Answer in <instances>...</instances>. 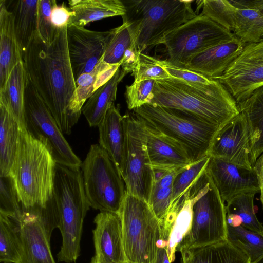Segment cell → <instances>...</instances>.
<instances>
[{"label": "cell", "instance_id": "cell-23", "mask_svg": "<svg viewBox=\"0 0 263 263\" xmlns=\"http://www.w3.org/2000/svg\"><path fill=\"white\" fill-rule=\"evenodd\" d=\"M181 263H251L248 256L228 240L180 249Z\"/></svg>", "mask_w": 263, "mask_h": 263}, {"label": "cell", "instance_id": "cell-16", "mask_svg": "<svg viewBox=\"0 0 263 263\" xmlns=\"http://www.w3.org/2000/svg\"><path fill=\"white\" fill-rule=\"evenodd\" d=\"M111 30L96 31L84 27L69 25L67 39L69 59L75 81L91 71L103 57Z\"/></svg>", "mask_w": 263, "mask_h": 263}, {"label": "cell", "instance_id": "cell-36", "mask_svg": "<svg viewBox=\"0 0 263 263\" xmlns=\"http://www.w3.org/2000/svg\"><path fill=\"white\" fill-rule=\"evenodd\" d=\"M197 8L201 14L227 30L233 32L237 8L228 0L198 1Z\"/></svg>", "mask_w": 263, "mask_h": 263}, {"label": "cell", "instance_id": "cell-9", "mask_svg": "<svg viewBox=\"0 0 263 263\" xmlns=\"http://www.w3.org/2000/svg\"><path fill=\"white\" fill-rule=\"evenodd\" d=\"M81 168L90 206L100 212L119 214L126 190L119 170L108 153L99 144L91 145Z\"/></svg>", "mask_w": 263, "mask_h": 263}, {"label": "cell", "instance_id": "cell-21", "mask_svg": "<svg viewBox=\"0 0 263 263\" xmlns=\"http://www.w3.org/2000/svg\"><path fill=\"white\" fill-rule=\"evenodd\" d=\"M144 125L147 151L153 170L175 171L193 163L186 152L178 144Z\"/></svg>", "mask_w": 263, "mask_h": 263}, {"label": "cell", "instance_id": "cell-50", "mask_svg": "<svg viewBox=\"0 0 263 263\" xmlns=\"http://www.w3.org/2000/svg\"><path fill=\"white\" fill-rule=\"evenodd\" d=\"M254 263H263V256Z\"/></svg>", "mask_w": 263, "mask_h": 263}, {"label": "cell", "instance_id": "cell-51", "mask_svg": "<svg viewBox=\"0 0 263 263\" xmlns=\"http://www.w3.org/2000/svg\"><path fill=\"white\" fill-rule=\"evenodd\" d=\"M259 11H260L261 13L263 14V6L262 7V8L260 9V10Z\"/></svg>", "mask_w": 263, "mask_h": 263}, {"label": "cell", "instance_id": "cell-42", "mask_svg": "<svg viewBox=\"0 0 263 263\" xmlns=\"http://www.w3.org/2000/svg\"><path fill=\"white\" fill-rule=\"evenodd\" d=\"M155 82L154 80H145L134 81L131 85H126L125 95L128 109L134 110L149 103Z\"/></svg>", "mask_w": 263, "mask_h": 263}, {"label": "cell", "instance_id": "cell-12", "mask_svg": "<svg viewBox=\"0 0 263 263\" xmlns=\"http://www.w3.org/2000/svg\"><path fill=\"white\" fill-rule=\"evenodd\" d=\"M123 116L126 136L123 180L126 192L148 202L154 175L147 151L145 126L135 114Z\"/></svg>", "mask_w": 263, "mask_h": 263}, {"label": "cell", "instance_id": "cell-49", "mask_svg": "<svg viewBox=\"0 0 263 263\" xmlns=\"http://www.w3.org/2000/svg\"><path fill=\"white\" fill-rule=\"evenodd\" d=\"M89 263H103L102 262L100 261L97 258L94 256L91 259V261Z\"/></svg>", "mask_w": 263, "mask_h": 263}, {"label": "cell", "instance_id": "cell-46", "mask_svg": "<svg viewBox=\"0 0 263 263\" xmlns=\"http://www.w3.org/2000/svg\"><path fill=\"white\" fill-rule=\"evenodd\" d=\"M140 53L137 45L133 43L124 55L121 65L122 69L127 73L132 72L137 64Z\"/></svg>", "mask_w": 263, "mask_h": 263}, {"label": "cell", "instance_id": "cell-1", "mask_svg": "<svg viewBox=\"0 0 263 263\" xmlns=\"http://www.w3.org/2000/svg\"><path fill=\"white\" fill-rule=\"evenodd\" d=\"M67 27L58 30L50 44L44 43L35 31L22 57L26 78L61 131L69 135L80 116L74 110L76 86L68 53Z\"/></svg>", "mask_w": 263, "mask_h": 263}, {"label": "cell", "instance_id": "cell-6", "mask_svg": "<svg viewBox=\"0 0 263 263\" xmlns=\"http://www.w3.org/2000/svg\"><path fill=\"white\" fill-rule=\"evenodd\" d=\"M146 126L178 144L192 162L209 155L220 127L184 111L151 103L134 110Z\"/></svg>", "mask_w": 263, "mask_h": 263}, {"label": "cell", "instance_id": "cell-25", "mask_svg": "<svg viewBox=\"0 0 263 263\" xmlns=\"http://www.w3.org/2000/svg\"><path fill=\"white\" fill-rule=\"evenodd\" d=\"M127 73L120 66L114 76L95 91L83 105L82 112L90 127L98 126L101 122L116 100L118 84Z\"/></svg>", "mask_w": 263, "mask_h": 263}, {"label": "cell", "instance_id": "cell-22", "mask_svg": "<svg viewBox=\"0 0 263 263\" xmlns=\"http://www.w3.org/2000/svg\"><path fill=\"white\" fill-rule=\"evenodd\" d=\"M0 90L2 89L13 68L23 61L14 26V17L0 1Z\"/></svg>", "mask_w": 263, "mask_h": 263}, {"label": "cell", "instance_id": "cell-3", "mask_svg": "<svg viewBox=\"0 0 263 263\" xmlns=\"http://www.w3.org/2000/svg\"><path fill=\"white\" fill-rule=\"evenodd\" d=\"M56 162L47 147L21 129L10 171L23 208L45 206L52 199Z\"/></svg>", "mask_w": 263, "mask_h": 263}, {"label": "cell", "instance_id": "cell-33", "mask_svg": "<svg viewBox=\"0 0 263 263\" xmlns=\"http://www.w3.org/2000/svg\"><path fill=\"white\" fill-rule=\"evenodd\" d=\"M38 1H17L11 11L15 34L22 53L36 31Z\"/></svg>", "mask_w": 263, "mask_h": 263}, {"label": "cell", "instance_id": "cell-40", "mask_svg": "<svg viewBox=\"0 0 263 263\" xmlns=\"http://www.w3.org/2000/svg\"><path fill=\"white\" fill-rule=\"evenodd\" d=\"M103 58V57L91 71L81 74L75 81L76 88L74 98V110L80 116L86 100L95 92V84L104 63Z\"/></svg>", "mask_w": 263, "mask_h": 263}, {"label": "cell", "instance_id": "cell-11", "mask_svg": "<svg viewBox=\"0 0 263 263\" xmlns=\"http://www.w3.org/2000/svg\"><path fill=\"white\" fill-rule=\"evenodd\" d=\"M25 120L26 130L47 147L57 163L81 167V160L71 148L47 106L27 78Z\"/></svg>", "mask_w": 263, "mask_h": 263}, {"label": "cell", "instance_id": "cell-47", "mask_svg": "<svg viewBox=\"0 0 263 263\" xmlns=\"http://www.w3.org/2000/svg\"><path fill=\"white\" fill-rule=\"evenodd\" d=\"M253 170L257 178L261 194L260 200L263 206V153L257 159L253 166Z\"/></svg>", "mask_w": 263, "mask_h": 263}, {"label": "cell", "instance_id": "cell-15", "mask_svg": "<svg viewBox=\"0 0 263 263\" xmlns=\"http://www.w3.org/2000/svg\"><path fill=\"white\" fill-rule=\"evenodd\" d=\"M209 155L252 170L251 132L241 112L222 125L216 133Z\"/></svg>", "mask_w": 263, "mask_h": 263}, {"label": "cell", "instance_id": "cell-34", "mask_svg": "<svg viewBox=\"0 0 263 263\" xmlns=\"http://www.w3.org/2000/svg\"><path fill=\"white\" fill-rule=\"evenodd\" d=\"M232 33L245 44L263 39V14L260 11L237 8Z\"/></svg>", "mask_w": 263, "mask_h": 263}, {"label": "cell", "instance_id": "cell-41", "mask_svg": "<svg viewBox=\"0 0 263 263\" xmlns=\"http://www.w3.org/2000/svg\"><path fill=\"white\" fill-rule=\"evenodd\" d=\"M55 0H39L37 8L36 32L45 43L50 44L58 30L53 26L51 14Z\"/></svg>", "mask_w": 263, "mask_h": 263}, {"label": "cell", "instance_id": "cell-18", "mask_svg": "<svg viewBox=\"0 0 263 263\" xmlns=\"http://www.w3.org/2000/svg\"><path fill=\"white\" fill-rule=\"evenodd\" d=\"M92 230L95 256L103 263H125L122 224L120 214L100 212Z\"/></svg>", "mask_w": 263, "mask_h": 263}, {"label": "cell", "instance_id": "cell-4", "mask_svg": "<svg viewBox=\"0 0 263 263\" xmlns=\"http://www.w3.org/2000/svg\"><path fill=\"white\" fill-rule=\"evenodd\" d=\"M52 199L62 238L58 260L75 263L80 254L84 220L90 207L80 167L56 163Z\"/></svg>", "mask_w": 263, "mask_h": 263}, {"label": "cell", "instance_id": "cell-44", "mask_svg": "<svg viewBox=\"0 0 263 263\" xmlns=\"http://www.w3.org/2000/svg\"><path fill=\"white\" fill-rule=\"evenodd\" d=\"M156 62L162 66L171 77L183 80L192 84L199 86H211L216 84L217 80L208 79L199 73L184 68L178 67L166 60L155 58Z\"/></svg>", "mask_w": 263, "mask_h": 263}, {"label": "cell", "instance_id": "cell-48", "mask_svg": "<svg viewBox=\"0 0 263 263\" xmlns=\"http://www.w3.org/2000/svg\"><path fill=\"white\" fill-rule=\"evenodd\" d=\"M155 263H171L168 258L166 248H158Z\"/></svg>", "mask_w": 263, "mask_h": 263}, {"label": "cell", "instance_id": "cell-13", "mask_svg": "<svg viewBox=\"0 0 263 263\" xmlns=\"http://www.w3.org/2000/svg\"><path fill=\"white\" fill-rule=\"evenodd\" d=\"M20 225L23 251L19 263H55L50 241L58 226L52 207H22Z\"/></svg>", "mask_w": 263, "mask_h": 263}, {"label": "cell", "instance_id": "cell-43", "mask_svg": "<svg viewBox=\"0 0 263 263\" xmlns=\"http://www.w3.org/2000/svg\"><path fill=\"white\" fill-rule=\"evenodd\" d=\"M134 82L145 80H161L171 77L165 69L158 64L155 58L144 53H140L135 69L132 72Z\"/></svg>", "mask_w": 263, "mask_h": 263}, {"label": "cell", "instance_id": "cell-10", "mask_svg": "<svg viewBox=\"0 0 263 263\" xmlns=\"http://www.w3.org/2000/svg\"><path fill=\"white\" fill-rule=\"evenodd\" d=\"M235 36L201 13L170 33L161 42L172 64L183 68L195 55Z\"/></svg>", "mask_w": 263, "mask_h": 263}, {"label": "cell", "instance_id": "cell-27", "mask_svg": "<svg viewBox=\"0 0 263 263\" xmlns=\"http://www.w3.org/2000/svg\"><path fill=\"white\" fill-rule=\"evenodd\" d=\"M237 107L239 112L245 115L250 127L253 167L263 153V86L247 99L238 103Z\"/></svg>", "mask_w": 263, "mask_h": 263}, {"label": "cell", "instance_id": "cell-45", "mask_svg": "<svg viewBox=\"0 0 263 263\" xmlns=\"http://www.w3.org/2000/svg\"><path fill=\"white\" fill-rule=\"evenodd\" d=\"M73 15V12L70 8H68L64 4V3L59 6L55 1L51 11V18L56 30L67 27Z\"/></svg>", "mask_w": 263, "mask_h": 263}, {"label": "cell", "instance_id": "cell-52", "mask_svg": "<svg viewBox=\"0 0 263 263\" xmlns=\"http://www.w3.org/2000/svg\"><path fill=\"white\" fill-rule=\"evenodd\" d=\"M125 263H131V262H128V261H126Z\"/></svg>", "mask_w": 263, "mask_h": 263}, {"label": "cell", "instance_id": "cell-38", "mask_svg": "<svg viewBox=\"0 0 263 263\" xmlns=\"http://www.w3.org/2000/svg\"><path fill=\"white\" fill-rule=\"evenodd\" d=\"M111 31L103 59L104 62L109 64H121L126 51L135 42L126 22H123L121 26L111 29Z\"/></svg>", "mask_w": 263, "mask_h": 263}, {"label": "cell", "instance_id": "cell-29", "mask_svg": "<svg viewBox=\"0 0 263 263\" xmlns=\"http://www.w3.org/2000/svg\"><path fill=\"white\" fill-rule=\"evenodd\" d=\"M20 127L0 102V176L9 175L17 152Z\"/></svg>", "mask_w": 263, "mask_h": 263}, {"label": "cell", "instance_id": "cell-19", "mask_svg": "<svg viewBox=\"0 0 263 263\" xmlns=\"http://www.w3.org/2000/svg\"><path fill=\"white\" fill-rule=\"evenodd\" d=\"M245 44L235 37L195 55L183 68L216 80L239 55Z\"/></svg>", "mask_w": 263, "mask_h": 263}, {"label": "cell", "instance_id": "cell-26", "mask_svg": "<svg viewBox=\"0 0 263 263\" xmlns=\"http://www.w3.org/2000/svg\"><path fill=\"white\" fill-rule=\"evenodd\" d=\"M26 80L23 61L13 68L4 87L0 90L2 102L17 122L21 129H26L25 90Z\"/></svg>", "mask_w": 263, "mask_h": 263}, {"label": "cell", "instance_id": "cell-37", "mask_svg": "<svg viewBox=\"0 0 263 263\" xmlns=\"http://www.w3.org/2000/svg\"><path fill=\"white\" fill-rule=\"evenodd\" d=\"M210 158V156L208 155L178 170L173 181L170 206L183 195L194 183L205 170Z\"/></svg>", "mask_w": 263, "mask_h": 263}, {"label": "cell", "instance_id": "cell-2", "mask_svg": "<svg viewBox=\"0 0 263 263\" xmlns=\"http://www.w3.org/2000/svg\"><path fill=\"white\" fill-rule=\"evenodd\" d=\"M152 93L149 103L184 111L220 127L239 113L236 102L218 81L199 86L172 77L157 80Z\"/></svg>", "mask_w": 263, "mask_h": 263}, {"label": "cell", "instance_id": "cell-5", "mask_svg": "<svg viewBox=\"0 0 263 263\" xmlns=\"http://www.w3.org/2000/svg\"><path fill=\"white\" fill-rule=\"evenodd\" d=\"M123 2L126 9L123 22L127 23L140 53L161 44L170 33L197 15L191 6L193 1Z\"/></svg>", "mask_w": 263, "mask_h": 263}, {"label": "cell", "instance_id": "cell-32", "mask_svg": "<svg viewBox=\"0 0 263 263\" xmlns=\"http://www.w3.org/2000/svg\"><path fill=\"white\" fill-rule=\"evenodd\" d=\"M178 170H153L154 182L148 203L160 223L171 205L173 181Z\"/></svg>", "mask_w": 263, "mask_h": 263}, {"label": "cell", "instance_id": "cell-7", "mask_svg": "<svg viewBox=\"0 0 263 263\" xmlns=\"http://www.w3.org/2000/svg\"><path fill=\"white\" fill-rule=\"evenodd\" d=\"M191 190L194 200L191 226L177 251L227 240L226 204L206 168Z\"/></svg>", "mask_w": 263, "mask_h": 263}, {"label": "cell", "instance_id": "cell-31", "mask_svg": "<svg viewBox=\"0 0 263 263\" xmlns=\"http://www.w3.org/2000/svg\"><path fill=\"white\" fill-rule=\"evenodd\" d=\"M20 222L0 213V261L19 263L23 248Z\"/></svg>", "mask_w": 263, "mask_h": 263}, {"label": "cell", "instance_id": "cell-8", "mask_svg": "<svg viewBox=\"0 0 263 263\" xmlns=\"http://www.w3.org/2000/svg\"><path fill=\"white\" fill-rule=\"evenodd\" d=\"M126 261L155 263L160 222L146 201L126 192L120 213Z\"/></svg>", "mask_w": 263, "mask_h": 263}, {"label": "cell", "instance_id": "cell-30", "mask_svg": "<svg viewBox=\"0 0 263 263\" xmlns=\"http://www.w3.org/2000/svg\"><path fill=\"white\" fill-rule=\"evenodd\" d=\"M255 192L241 194L226 203L227 225L241 226L263 235V225L258 219L254 211Z\"/></svg>", "mask_w": 263, "mask_h": 263}, {"label": "cell", "instance_id": "cell-28", "mask_svg": "<svg viewBox=\"0 0 263 263\" xmlns=\"http://www.w3.org/2000/svg\"><path fill=\"white\" fill-rule=\"evenodd\" d=\"M194 203L191 187L173 204L167 212L176 214L168 238L166 251L171 263L175 260L177 248L191 228Z\"/></svg>", "mask_w": 263, "mask_h": 263}, {"label": "cell", "instance_id": "cell-39", "mask_svg": "<svg viewBox=\"0 0 263 263\" xmlns=\"http://www.w3.org/2000/svg\"><path fill=\"white\" fill-rule=\"evenodd\" d=\"M0 213L20 222L22 216V206L14 180L10 174L0 176Z\"/></svg>", "mask_w": 263, "mask_h": 263}, {"label": "cell", "instance_id": "cell-24", "mask_svg": "<svg viewBox=\"0 0 263 263\" xmlns=\"http://www.w3.org/2000/svg\"><path fill=\"white\" fill-rule=\"evenodd\" d=\"M68 4L74 15L68 26L84 27L95 21L122 16L126 12L123 2L120 0H70Z\"/></svg>", "mask_w": 263, "mask_h": 263}, {"label": "cell", "instance_id": "cell-35", "mask_svg": "<svg viewBox=\"0 0 263 263\" xmlns=\"http://www.w3.org/2000/svg\"><path fill=\"white\" fill-rule=\"evenodd\" d=\"M227 240L245 253L251 263L263 256V235L241 226L227 225Z\"/></svg>", "mask_w": 263, "mask_h": 263}, {"label": "cell", "instance_id": "cell-20", "mask_svg": "<svg viewBox=\"0 0 263 263\" xmlns=\"http://www.w3.org/2000/svg\"><path fill=\"white\" fill-rule=\"evenodd\" d=\"M99 145L108 153L123 179L125 176L126 136L123 116L113 103L98 126Z\"/></svg>", "mask_w": 263, "mask_h": 263}, {"label": "cell", "instance_id": "cell-17", "mask_svg": "<svg viewBox=\"0 0 263 263\" xmlns=\"http://www.w3.org/2000/svg\"><path fill=\"white\" fill-rule=\"evenodd\" d=\"M206 170L224 203L242 193L260 192L256 174L253 169H246L210 156Z\"/></svg>", "mask_w": 263, "mask_h": 263}, {"label": "cell", "instance_id": "cell-14", "mask_svg": "<svg viewBox=\"0 0 263 263\" xmlns=\"http://www.w3.org/2000/svg\"><path fill=\"white\" fill-rule=\"evenodd\" d=\"M217 80L237 104L263 86V39L246 44L239 55Z\"/></svg>", "mask_w": 263, "mask_h": 263}]
</instances>
